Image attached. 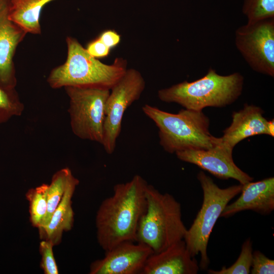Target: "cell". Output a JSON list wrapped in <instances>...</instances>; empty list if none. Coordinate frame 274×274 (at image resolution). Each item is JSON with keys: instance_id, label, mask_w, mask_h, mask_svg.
Instances as JSON below:
<instances>
[{"instance_id": "19", "label": "cell", "mask_w": 274, "mask_h": 274, "mask_svg": "<svg viewBox=\"0 0 274 274\" xmlns=\"http://www.w3.org/2000/svg\"><path fill=\"white\" fill-rule=\"evenodd\" d=\"M48 187V184L44 183L29 189L26 193L29 202L30 221L34 227L39 228L46 215Z\"/></svg>"}, {"instance_id": "20", "label": "cell", "mask_w": 274, "mask_h": 274, "mask_svg": "<svg viewBox=\"0 0 274 274\" xmlns=\"http://www.w3.org/2000/svg\"><path fill=\"white\" fill-rule=\"evenodd\" d=\"M24 109L15 88H5L0 84V124L14 117L20 116Z\"/></svg>"}, {"instance_id": "4", "label": "cell", "mask_w": 274, "mask_h": 274, "mask_svg": "<svg viewBox=\"0 0 274 274\" xmlns=\"http://www.w3.org/2000/svg\"><path fill=\"white\" fill-rule=\"evenodd\" d=\"M244 82V77L239 73L222 76L210 67L202 78L161 89L157 94L162 101L202 111L208 107L222 108L232 104L241 95Z\"/></svg>"}, {"instance_id": "3", "label": "cell", "mask_w": 274, "mask_h": 274, "mask_svg": "<svg viewBox=\"0 0 274 274\" xmlns=\"http://www.w3.org/2000/svg\"><path fill=\"white\" fill-rule=\"evenodd\" d=\"M142 110L158 127L159 144L169 153L207 150L221 142L210 133V120L202 111L184 109L173 114L148 104Z\"/></svg>"}, {"instance_id": "7", "label": "cell", "mask_w": 274, "mask_h": 274, "mask_svg": "<svg viewBox=\"0 0 274 274\" xmlns=\"http://www.w3.org/2000/svg\"><path fill=\"white\" fill-rule=\"evenodd\" d=\"M64 89L69 98L68 112L73 133L101 145L106 102L110 90L72 86Z\"/></svg>"}, {"instance_id": "27", "label": "cell", "mask_w": 274, "mask_h": 274, "mask_svg": "<svg viewBox=\"0 0 274 274\" xmlns=\"http://www.w3.org/2000/svg\"><path fill=\"white\" fill-rule=\"evenodd\" d=\"M267 130L268 135L273 137L274 136V121L272 120L268 121L267 123Z\"/></svg>"}, {"instance_id": "13", "label": "cell", "mask_w": 274, "mask_h": 274, "mask_svg": "<svg viewBox=\"0 0 274 274\" xmlns=\"http://www.w3.org/2000/svg\"><path fill=\"white\" fill-rule=\"evenodd\" d=\"M199 269L197 261L182 239L151 254L140 274H197Z\"/></svg>"}, {"instance_id": "5", "label": "cell", "mask_w": 274, "mask_h": 274, "mask_svg": "<svg viewBox=\"0 0 274 274\" xmlns=\"http://www.w3.org/2000/svg\"><path fill=\"white\" fill-rule=\"evenodd\" d=\"M146 208L138 226L136 242L149 246L153 253L183 239L187 229L182 219L180 203L167 193L148 184Z\"/></svg>"}, {"instance_id": "18", "label": "cell", "mask_w": 274, "mask_h": 274, "mask_svg": "<svg viewBox=\"0 0 274 274\" xmlns=\"http://www.w3.org/2000/svg\"><path fill=\"white\" fill-rule=\"evenodd\" d=\"M72 172L68 167L56 172L52 176L47 193V211L45 218L39 231L49 223L53 213L61 201L64 193L69 174Z\"/></svg>"}, {"instance_id": "15", "label": "cell", "mask_w": 274, "mask_h": 274, "mask_svg": "<svg viewBox=\"0 0 274 274\" xmlns=\"http://www.w3.org/2000/svg\"><path fill=\"white\" fill-rule=\"evenodd\" d=\"M263 111L254 105L246 104L243 109L232 115L230 125L223 131L221 143L233 150L242 140L256 135L267 134V120Z\"/></svg>"}, {"instance_id": "8", "label": "cell", "mask_w": 274, "mask_h": 274, "mask_svg": "<svg viewBox=\"0 0 274 274\" xmlns=\"http://www.w3.org/2000/svg\"><path fill=\"white\" fill-rule=\"evenodd\" d=\"M146 86L141 73L134 68L127 69L110 90L105 107L103 140L101 145L108 154L114 153L122 128L124 114L141 97Z\"/></svg>"}, {"instance_id": "1", "label": "cell", "mask_w": 274, "mask_h": 274, "mask_svg": "<svg viewBox=\"0 0 274 274\" xmlns=\"http://www.w3.org/2000/svg\"><path fill=\"white\" fill-rule=\"evenodd\" d=\"M146 180L134 175L114 186L113 194L105 199L95 217L96 236L105 251L127 241L136 242L140 220L146 208Z\"/></svg>"}, {"instance_id": "26", "label": "cell", "mask_w": 274, "mask_h": 274, "mask_svg": "<svg viewBox=\"0 0 274 274\" xmlns=\"http://www.w3.org/2000/svg\"><path fill=\"white\" fill-rule=\"evenodd\" d=\"M98 38L110 49L116 46L121 41L120 36L115 30L111 29L103 31Z\"/></svg>"}, {"instance_id": "6", "label": "cell", "mask_w": 274, "mask_h": 274, "mask_svg": "<svg viewBox=\"0 0 274 274\" xmlns=\"http://www.w3.org/2000/svg\"><path fill=\"white\" fill-rule=\"evenodd\" d=\"M197 178L202 189V203L183 239L192 257L200 254L199 268L206 270L210 264L207 248L211 233L225 207L241 193L242 184L221 188L202 171Z\"/></svg>"}, {"instance_id": "24", "label": "cell", "mask_w": 274, "mask_h": 274, "mask_svg": "<svg viewBox=\"0 0 274 274\" xmlns=\"http://www.w3.org/2000/svg\"><path fill=\"white\" fill-rule=\"evenodd\" d=\"M250 272L252 274H273L274 260L269 259L259 251L253 252Z\"/></svg>"}, {"instance_id": "12", "label": "cell", "mask_w": 274, "mask_h": 274, "mask_svg": "<svg viewBox=\"0 0 274 274\" xmlns=\"http://www.w3.org/2000/svg\"><path fill=\"white\" fill-rule=\"evenodd\" d=\"M10 0H0V84L15 88L13 58L16 48L27 33L9 18Z\"/></svg>"}, {"instance_id": "11", "label": "cell", "mask_w": 274, "mask_h": 274, "mask_svg": "<svg viewBox=\"0 0 274 274\" xmlns=\"http://www.w3.org/2000/svg\"><path fill=\"white\" fill-rule=\"evenodd\" d=\"M153 253L147 245L134 242L121 243L106 251L105 256L93 261L90 274H140Z\"/></svg>"}, {"instance_id": "14", "label": "cell", "mask_w": 274, "mask_h": 274, "mask_svg": "<svg viewBox=\"0 0 274 274\" xmlns=\"http://www.w3.org/2000/svg\"><path fill=\"white\" fill-rule=\"evenodd\" d=\"M240 196L228 204L220 217H229L245 210L268 215L274 210V178L242 185Z\"/></svg>"}, {"instance_id": "25", "label": "cell", "mask_w": 274, "mask_h": 274, "mask_svg": "<svg viewBox=\"0 0 274 274\" xmlns=\"http://www.w3.org/2000/svg\"><path fill=\"white\" fill-rule=\"evenodd\" d=\"M85 48L91 56L97 59L108 56L111 49L98 38L90 42Z\"/></svg>"}, {"instance_id": "21", "label": "cell", "mask_w": 274, "mask_h": 274, "mask_svg": "<svg viewBox=\"0 0 274 274\" xmlns=\"http://www.w3.org/2000/svg\"><path fill=\"white\" fill-rule=\"evenodd\" d=\"M253 248L252 240L249 238L243 243L237 259L231 266H223L220 270L209 269L210 274H249L252 265Z\"/></svg>"}, {"instance_id": "23", "label": "cell", "mask_w": 274, "mask_h": 274, "mask_svg": "<svg viewBox=\"0 0 274 274\" xmlns=\"http://www.w3.org/2000/svg\"><path fill=\"white\" fill-rule=\"evenodd\" d=\"M53 243L46 239H42L39 245L41 255V268L45 274H58L59 271L53 254Z\"/></svg>"}, {"instance_id": "10", "label": "cell", "mask_w": 274, "mask_h": 274, "mask_svg": "<svg viewBox=\"0 0 274 274\" xmlns=\"http://www.w3.org/2000/svg\"><path fill=\"white\" fill-rule=\"evenodd\" d=\"M232 150L221 142L207 150H188L176 153L177 158L194 164L220 179H233L244 185L253 178L234 162Z\"/></svg>"}, {"instance_id": "22", "label": "cell", "mask_w": 274, "mask_h": 274, "mask_svg": "<svg viewBox=\"0 0 274 274\" xmlns=\"http://www.w3.org/2000/svg\"><path fill=\"white\" fill-rule=\"evenodd\" d=\"M242 11L248 22L274 18V0H243Z\"/></svg>"}, {"instance_id": "16", "label": "cell", "mask_w": 274, "mask_h": 274, "mask_svg": "<svg viewBox=\"0 0 274 274\" xmlns=\"http://www.w3.org/2000/svg\"><path fill=\"white\" fill-rule=\"evenodd\" d=\"M79 184V180L71 172L62 199L53 213L49 224L39 231L41 239L49 240L56 246L60 243L63 233L72 229L74 220L72 200Z\"/></svg>"}, {"instance_id": "9", "label": "cell", "mask_w": 274, "mask_h": 274, "mask_svg": "<svg viewBox=\"0 0 274 274\" xmlns=\"http://www.w3.org/2000/svg\"><path fill=\"white\" fill-rule=\"evenodd\" d=\"M234 40L253 70L274 77V18L247 22L236 29Z\"/></svg>"}, {"instance_id": "2", "label": "cell", "mask_w": 274, "mask_h": 274, "mask_svg": "<svg viewBox=\"0 0 274 274\" xmlns=\"http://www.w3.org/2000/svg\"><path fill=\"white\" fill-rule=\"evenodd\" d=\"M67 57L54 68L47 79L53 89L69 86L111 90L127 70V61L116 58L110 64L91 56L75 38L67 37Z\"/></svg>"}, {"instance_id": "17", "label": "cell", "mask_w": 274, "mask_h": 274, "mask_svg": "<svg viewBox=\"0 0 274 274\" xmlns=\"http://www.w3.org/2000/svg\"><path fill=\"white\" fill-rule=\"evenodd\" d=\"M53 1L56 0H10L9 18L27 33L40 35L41 11Z\"/></svg>"}]
</instances>
